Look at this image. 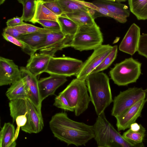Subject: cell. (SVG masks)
<instances>
[{"label":"cell","mask_w":147,"mask_h":147,"mask_svg":"<svg viewBox=\"0 0 147 147\" xmlns=\"http://www.w3.org/2000/svg\"><path fill=\"white\" fill-rule=\"evenodd\" d=\"M49 124L54 136L68 145L85 146L95 137L93 125L74 121L65 112L55 114Z\"/></svg>","instance_id":"obj_1"},{"label":"cell","mask_w":147,"mask_h":147,"mask_svg":"<svg viewBox=\"0 0 147 147\" xmlns=\"http://www.w3.org/2000/svg\"><path fill=\"white\" fill-rule=\"evenodd\" d=\"M86 81L90 101L98 116L113 101L109 78L100 72L90 74Z\"/></svg>","instance_id":"obj_2"},{"label":"cell","mask_w":147,"mask_h":147,"mask_svg":"<svg viewBox=\"0 0 147 147\" xmlns=\"http://www.w3.org/2000/svg\"><path fill=\"white\" fill-rule=\"evenodd\" d=\"M94 139L98 146L104 147H145L143 142L134 144L125 140L106 119L102 113L93 125Z\"/></svg>","instance_id":"obj_3"},{"label":"cell","mask_w":147,"mask_h":147,"mask_svg":"<svg viewBox=\"0 0 147 147\" xmlns=\"http://www.w3.org/2000/svg\"><path fill=\"white\" fill-rule=\"evenodd\" d=\"M103 40L100 28L95 22L92 25L79 26L70 45L80 51L94 50L102 45Z\"/></svg>","instance_id":"obj_4"},{"label":"cell","mask_w":147,"mask_h":147,"mask_svg":"<svg viewBox=\"0 0 147 147\" xmlns=\"http://www.w3.org/2000/svg\"><path fill=\"white\" fill-rule=\"evenodd\" d=\"M88 91L86 80L76 78L73 79L61 92L74 109L76 116L81 115L88 109L90 101Z\"/></svg>","instance_id":"obj_5"},{"label":"cell","mask_w":147,"mask_h":147,"mask_svg":"<svg viewBox=\"0 0 147 147\" xmlns=\"http://www.w3.org/2000/svg\"><path fill=\"white\" fill-rule=\"evenodd\" d=\"M141 63L132 57L115 64L109 71L111 79L119 86L135 82L141 73Z\"/></svg>","instance_id":"obj_6"},{"label":"cell","mask_w":147,"mask_h":147,"mask_svg":"<svg viewBox=\"0 0 147 147\" xmlns=\"http://www.w3.org/2000/svg\"><path fill=\"white\" fill-rule=\"evenodd\" d=\"M146 91L141 88L133 87L120 92L115 97L111 115L118 117L140 100L145 99Z\"/></svg>","instance_id":"obj_7"},{"label":"cell","mask_w":147,"mask_h":147,"mask_svg":"<svg viewBox=\"0 0 147 147\" xmlns=\"http://www.w3.org/2000/svg\"><path fill=\"white\" fill-rule=\"evenodd\" d=\"M83 63L81 60L69 57H51L45 72L66 77L76 76Z\"/></svg>","instance_id":"obj_8"},{"label":"cell","mask_w":147,"mask_h":147,"mask_svg":"<svg viewBox=\"0 0 147 147\" xmlns=\"http://www.w3.org/2000/svg\"><path fill=\"white\" fill-rule=\"evenodd\" d=\"M113 47L102 45L94 50L91 55L83 63L76 78L86 80L88 76L98 67L111 51Z\"/></svg>","instance_id":"obj_9"},{"label":"cell","mask_w":147,"mask_h":147,"mask_svg":"<svg viewBox=\"0 0 147 147\" xmlns=\"http://www.w3.org/2000/svg\"><path fill=\"white\" fill-rule=\"evenodd\" d=\"M9 107L13 121H16L17 126L16 133V138H17L20 128L24 126L29 120L30 111L27 99L10 101Z\"/></svg>","instance_id":"obj_10"},{"label":"cell","mask_w":147,"mask_h":147,"mask_svg":"<svg viewBox=\"0 0 147 147\" xmlns=\"http://www.w3.org/2000/svg\"><path fill=\"white\" fill-rule=\"evenodd\" d=\"M21 78L26 85L28 93V98L35 107L38 111L42 114L41 100L37 76L31 74L26 67L20 68Z\"/></svg>","instance_id":"obj_11"},{"label":"cell","mask_w":147,"mask_h":147,"mask_svg":"<svg viewBox=\"0 0 147 147\" xmlns=\"http://www.w3.org/2000/svg\"><path fill=\"white\" fill-rule=\"evenodd\" d=\"M21 78L18 66L12 60L0 57V86L12 84Z\"/></svg>","instance_id":"obj_12"},{"label":"cell","mask_w":147,"mask_h":147,"mask_svg":"<svg viewBox=\"0 0 147 147\" xmlns=\"http://www.w3.org/2000/svg\"><path fill=\"white\" fill-rule=\"evenodd\" d=\"M145 99H142L129 108L121 115L116 117V126L118 131L129 128L140 116L145 103Z\"/></svg>","instance_id":"obj_13"},{"label":"cell","mask_w":147,"mask_h":147,"mask_svg":"<svg viewBox=\"0 0 147 147\" xmlns=\"http://www.w3.org/2000/svg\"><path fill=\"white\" fill-rule=\"evenodd\" d=\"M125 0H97L92 2L94 5L104 8L116 16L119 22L125 23L127 21V18L130 13L128 7L121 2Z\"/></svg>","instance_id":"obj_14"},{"label":"cell","mask_w":147,"mask_h":147,"mask_svg":"<svg viewBox=\"0 0 147 147\" xmlns=\"http://www.w3.org/2000/svg\"><path fill=\"white\" fill-rule=\"evenodd\" d=\"M140 35V29L135 23L130 26L119 46L123 52L133 55L138 51Z\"/></svg>","instance_id":"obj_15"},{"label":"cell","mask_w":147,"mask_h":147,"mask_svg":"<svg viewBox=\"0 0 147 147\" xmlns=\"http://www.w3.org/2000/svg\"><path fill=\"white\" fill-rule=\"evenodd\" d=\"M67 77L51 74L49 77L38 80V87L41 101L48 96L54 95L57 89L67 82Z\"/></svg>","instance_id":"obj_16"},{"label":"cell","mask_w":147,"mask_h":147,"mask_svg":"<svg viewBox=\"0 0 147 147\" xmlns=\"http://www.w3.org/2000/svg\"><path fill=\"white\" fill-rule=\"evenodd\" d=\"M27 100L29 109V119L28 121L21 129L29 134L38 133L42 130L44 125L42 115L38 111L31 101L28 99Z\"/></svg>","instance_id":"obj_17"},{"label":"cell","mask_w":147,"mask_h":147,"mask_svg":"<svg viewBox=\"0 0 147 147\" xmlns=\"http://www.w3.org/2000/svg\"><path fill=\"white\" fill-rule=\"evenodd\" d=\"M51 57L41 53H34L30 56L26 67L31 74L37 76L45 72Z\"/></svg>","instance_id":"obj_18"},{"label":"cell","mask_w":147,"mask_h":147,"mask_svg":"<svg viewBox=\"0 0 147 147\" xmlns=\"http://www.w3.org/2000/svg\"><path fill=\"white\" fill-rule=\"evenodd\" d=\"M52 31L45 29L35 32L23 34L18 39L36 52L37 48L45 41L47 34Z\"/></svg>","instance_id":"obj_19"},{"label":"cell","mask_w":147,"mask_h":147,"mask_svg":"<svg viewBox=\"0 0 147 147\" xmlns=\"http://www.w3.org/2000/svg\"><path fill=\"white\" fill-rule=\"evenodd\" d=\"M16 133L12 124L5 123L0 132V147H16Z\"/></svg>","instance_id":"obj_20"},{"label":"cell","mask_w":147,"mask_h":147,"mask_svg":"<svg viewBox=\"0 0 147 147\" xmlns=\"http://www.w3.org/2000/svg\"><path fill=\"white\" fill-rule=\"evenodd\" d=\"M10 100L17 99H28V91L25 83L21 78L11 84L6 93Z\"/></svg>","instance_id":"obj_21"},{"label":"cell","mask_w":147,"mask_h":147,"mask_svg":"<svg viewBox=\"0 0 147 147\" xmlns=\"http://www.w3.org/2000/svg\"><path fill=\"white\" fill-rule=\"evenodd\" d=\"M57 1L63 11V14L81 10L89 12L94 18L95 14L94 10L79 3L76 0H57Z\"/></svg>","instance_id":"obj_22"},{"label":"cell","mask_w":147,"mask_h":147,"mask_svg":"<svg viewBox=\"0 0 147 147\" xmlns=\"http://www.w3.org/2000/svg\"><path fill=\"white\" fill-rule=\"evenodd\" d=\"M58 17L44 5L42 0H37L35 15L30 22L35 24L41 20L57 21Z\"/></svg>","instance_id":"obj_23"},{"label":"cell","mask_w":147,"mask_h":147,"mask_svg":"<svg viewBox=\"0 0 147 147\" xmlns=\"http://www.w3.org/2000/svg\"><path fill=\"white\" fill-rule=\"evenodd\" d=\"M70 19L78 26L82 25H92L95 23L94 19L88 12L78 10L72 13L62 15Z\"/></svg>","instance_id":"obj_24"},{"label":"cell","mask_w":147,"mask_h":147,"mask_svg":"<svg viewBox=\"0 0 147 147\" xmlns=\"http://www.w3.org/2000/svg\"><path fill=\"white\" fill-rule=\"evenodd\" d=\"M130 11L139 20L147 19V0H129Z\"/></svg>","instance_id":"obj_25"},{"label":"cell","mask_w":147,"mask_h":147,"mask_svg":"<svg viewBox=\"0 0 147 147\" xmlns=\"http://www.w3.org/2000/svg\"><path fill=\"white\" fill-rule=\"evenodd\" d=\"M57 22L60 26L61 32L65 36H74L79 26L72 20L62 15L58 17Z\"/></svg>","instance_id":"obj_26"},{"label":"cell","mask_w":147,"mask_h":147,"mask_svg":"<svg viewBox=\"0 0 147 147\" xmlns=\"http://www.w3.org/2000/svg\"><path fill=\"white\" fill-rule=\"evenodd\" d=\"M73 36H68L63 40L46 48L39 50L40 53L54 57L55 53L58 51L71 47L70 43Z\"/></svg>","instance_id":"obj_27"},{"label":"cell","mask_w":147,"mask_h":147,"mask_svg":"<svg viewBox=\"0 0 147 147\" xmlns=\"http://www.w3.org/2000/svg\"><path fill=\"white\" fill-rule=\"evenodd\" d=\"M19 3L23 6V11L21 18L23 21L30 22L35 15L36 0H18Z\"/></svg>","instance_id":"obj_28"},{"label":"cell","mask_w":147,"mask_h":147,"mask_svg":"<svg viewBox=\"0 0 147 147\" xmlns=\"http://www.w3.org/2000/svg\"><path fill=\"white\" fill-rule=\"evenodd\" d=\"M145 132V129L142 126L138 131H133L129 129L123 133L122 136L130 143L136 144L143 142Z\"/></svg>","instance_id":"obj_29"},{"label":"cell","mask_w":147,"mask_h":147,"mask_svg":"<svg viewBox=\"0 0 147 147\" xmlns=\"http://www.w3.org/2000/svg\"><path fill=\"white\" fill-rule=\"evenodd\" d=\"M61 32L52 31L47 34L44 42L36 49V51L46 48L59 41L66 37Z\"/></svg>","instance_id":"obj_30"},{"label":"cell","mask_w":147,"mask_h":147,"mask_svg":"<svg viewBox=\"0 0 147 147\" xmlns=\"http://www.w3.org/2000/svg\"><path fill=\"white\" fill-rule=\"evenodd\" d=\"M117 51V46L115 45L113 46L110 53L105 57L101 64L90 74L100 72L108 68L116 59Z\"/></svg>","instance_id":"obj_31"},{"label":"cell","mask_w":147,"mask_h":147,"mask_svg":"<svg viewBox=\"0 0 147 147\" xmlns=\"http://www.w3.org/2000/svg\"><path fill=\"white\" fill-rule=\"evenodd\" d=\"M2 35L5 39L20 47L24 52L30 56H31L35 53L34 51L19 39L4 33H3Z\"/></svg>","instance_id":"obj_32"},{"label":"cell","mask_w":147,"mask_h":147,"mask_svg":"<svg viewBox=\"0 0 147 147\" xmlns=\"http://www.w3.org/2000/svg\"><path fill=\"white\" fill-rule=\"evenodd\" d=\"M53 105L58 108L66 111H74V109L70 106L68 100L61 92L55 98Z\"/></svg>","instance_id":"obj_33"},{"label":"cell","mask_w":147,"mask_h":147,"mask_svg":"<svg viewBox=\"0 0 147 147\" xmlns=\"http://www.w3.org/2000/svg\"><path fill=\"white\" fill-rule=\"evenodd\" d=\"M44 5L58 17L63 14V11L57 1L54 0H42Z\"/></svg>","instance_id":"obj_34"},{"label":"cell","mask_w":147,"mask_h":147,"mask_svg":"<svg viewBox=\"0 0 147 147\" xmlns=\"http://www.w3.org/2000/svg\"><path fill=\"white\" fill-rule=\"evenodd\" d=\"M36 23L40 24L45 29L54 32H61V28L57 21L41 20H38Z\"/></svg>","instance_id":"obj_35"},{"label":"cell","mask_w":147,"mask_h":147,"mask_svg":"<svg viewBox=\"0 0 147 147\" xmlns=\"http://www.w3.org/2000/svg\"><path fill=\"white\" fill-rule=\"evenodd\" d=\"M138 51L139 54L147 59V34L141 35Z\"/></svg>","instance_id":"obj_36"},{"label":"cell","mask_w":147,"mask_h":147,"mask_svg":"<svg viewBox=\"0 0 147 147\" xmlns=\"http://www.w3.org/2000/svg\"><path fill=\"white\" fill-rule=\"evenodd\" d=\"M16 29L26 32V34H30L43 30L44 28L36 27L32 25L26 23L22 25L13 27Z\"/></svg>","instance_id":"obj_37"},{"label":"cell","mask_w":147,"mask_h":147,"mask_svg":"<svg viewBox=\"0 0 147 147\" xmlns=\"http://www.w3.org/2000/svg\"><path fill=\"white\" fill-rule=\"evenodd\" d=\"M3 33L8 34L18 39L23 34H26L25 32L18 30L13 28L6 27L3 30Z\"/></svg>","instance_id":"obj_38"},{"label":"cell","mask_w":147,"mask_h":147,"mask_svg":"<svg viewBox=\"0 0 147 147\" xmlns=\"http://www.w3.org/2000/svg\"><path fill=\"white\" fill-rule=\"evenodd\" d=\"M6 23L7 27L13 28L24 24L26 23L23 22L21 17L16 16L8 20Z\"/></svg>","instance_id":"obj_39"},{"label":"cell","mask_w":147,"mask_h":147,"mask_svg":"<svg viewBox=\"0 0 147 147\" xmlns=\"http://www.w3.org/2000/svg\"><path fill=\"white\" fill-rule=\"evenodd\" d=\"M142 126L141 124L135 122L131 125L129 129L133 131H138L140 129Z\"/></svg>","instance_id":"obj_40"},{"label":"cell","mask_w":147,"mask_h":147,"mask_svg":"<svg viewBox=\"0 0 147 147\" xmlns=\"http://www.w3.org/2000/svg\"><path fill=\"white\" fill-rule=\"evenodd\" d=\"M146 91V95H146L147 96V98H146V101H147V89Z\"/></svg>","instance_id":"obj_41"},{"label":"cell","mask_w":147,"mask_h":147,"mask_svg":"<svg viewBox=\"0 0 147 147\" xmlns=\"http://www.w3.org/2000/svg\"><path fill=\"white\" fill-rule=\"evenodd\" d=\"M98 147H104L98 146Z\"/></svg>","instance_id":"obj_42"}]
</instances>
